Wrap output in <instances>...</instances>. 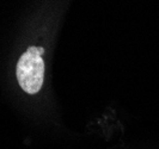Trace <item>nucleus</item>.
Listing matches in <instances>:
<instances>
[{
	"instance_id": "obj_1",
	"label": "nucleus",
	"mask_w": 159,
	"mask_h": 149,
	"mask_svg": "<svg viewBox=\"0 0 159 149\" xmlns=\"http://www.w3.org/2000/svg\"><path fill=\"white\" fill-rule=\"evenodd\" d=\"M40 48H29L17 63V79L26 93H37L44 78V62Z\"/></svg>"
}]
</instances>
